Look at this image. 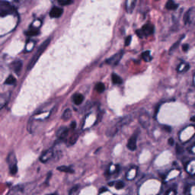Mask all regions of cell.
Listing matches in <instances>:
<instances>
[{"label": "cell", "mask_w": 195, "mask_h": 195, "mask_svg": "<svg viewBox=\"0 0 195 195\" xmlns=\"http://www.w3.org/2000/svg\"><path fill=\"white\" fill-rule=\"evenodd\" d=\"M131 120H132V118H131V116H126L117 120L115 124L112 125L111 127H110L107 129V132H106L107 137H114L115 135H116L122 127H123L127 124L131 123Z\"/></svg>", "instance_id": "obj_1"}, {"label": "cell", "mask_w": 195, "mask_h": 195, "mask_svg": "<svg viewBox=\"0 0 195 195\" xmlns=\"http://www.w3.org/2000/svg\"><path fill=\"white\" fill-rule=\"evenodd\" d=\"M50 38L47 39L38 47V49L37 50V52H36V53H34V57H33L32 59L31 60V61H30L29 64H28V70H31V69H32L33 67H34V65H35L36 63L37 62V60H39L40 57H41V54H42V53H44V51H45V50L47 49V47H48V45L50 44Z\"/></svg>", "instance_id": "obj_2"}, {"label": "cell", "mask_w": 195, "mask_h": 195, "mask_svg": "<svg viewBox=\"0 0 195 195\" xmlns=\"http://www.w3.org/2000/svg\"><path fill=\"white\" fill-rule=\"evenodd\" d=\"M6 160H7V163L9 165L11 174L12 175H15L17 173V171H18V166H17V159L15 153L13 152L9 153Z\"/></svg>", "instance_id": "obj_3"}, {"label": "cell", "mask_w": 195, "mask_h": 195, "mask_svg": "<svg viewBox=\"0 0 195 195\" xmlns=\"http://www.w3.org/2000/svg\"><path fill=\"white\" fill-rule=\"evenodd\" d=\"M136 32H137V35L141 38L144 37H148L154 33V26L152 24H146V25H143L141 29L137 30Z\"/></svg>", "instance_id": "obj_4"}, {"label": "cell", "mask_w": 195, "mask_h": 195, "mask_svg": "<svg viewBox=\"0 0 195 195\" xmlns=\"http://www.w3.org/2000/svg\"><path fill=\"white\" fill-rule=\"evenodd\" d=\"M14 12V9L9 2L5 1H2L0 3V15L2 17L6 15L12 14Z\"/></svg>", "instance_id": "obj_5"}, {"label": "cell", "mask_w": 195, "mask_h": 195, "mask_svg": "<svg viewBox=\"0 0 195 195\" xmlns=\"http://www.w3.org/2000/svg\"><path fill=\"white\" fill-rule=\"evenodd\" d=\"M123 51H120L119 53H116L114 56H112L111 57L108 58L107 60H106L105 63L107 64L111 65V66H116L119 63L120 60H121V58L123 57Z\"/></svg>", "instance_id": "obj_6"}, {"label": "cell", "mask_w": 195, "mask_h": 195, "mask_svg": "<svg viewBox=\"0 0 195 195\" xmlns=\"http://www.w3.org/2000/svg\"><path fill=\"white\" fill-rule=\"evenodd\" d=\"M53 155H54V152H53V150L52 149L47 150V151L44 152L42 153V155L40 157V161L43 163L47 162L49 160H50L53 158Z\"/></svg>", "instance_id": "obj_7"}, {"label": "cell", "mask_w": 195, "mask_h": 195, "mask_svg": "<svg viewBox=\"0 0 195 195\" xmlns=\"http://www.w3.org/2000/svg\"><path fill=\"white\" fill-rule=\"evenodd\" d=\"M137 134H134L128 140L127 144V147L131 151H134L137 149Z\"/></svg>", "instance_id": "obj_8"}, {"label": "cell", "mask_w": 195, "mask_h": 195, "mask_svg": "<svg viewBox=\"0 0 195 195\" xmlns=\"http://www.w3.org/2000/svg\"><path fill=\"white\" fill-rule=\"evenodd\" d=\"M63 13V9H61L60 7H53V9H51L50 12V15L51 18H60Z\"/></svg>", "instance_id": "obj_9"}, {"label": "cell", "mask_w": 195, "mask_h": 195, "mask_svg": "<svg viewBox=\"0 0 195 195\" xmlns=\"http://www.w3.org/2000/svg\"><path fill=\"white\" fill-rule=\"evenodd\" d=\"M69 134V130L66 127H60L57 132V137L59 139H64L65 138L68 136Z\"/></svg>", "instance_id": "obj_10"}, {"label": "cell", "mask_w": 195, "mask_h": 195, "mask_svg": "<svg viewBox=\"0 0 195 195\" xmlns=\"http://www.w3.org/2000/svg\"><path fill=\"white\" fill-rule=\"evenodd\" d=\"M12 69H13L14 72L18 75L20 74L21 70L22 69V62L21 60H15L12 63Z\"/></svg>", "instance_id": "obj_11"}, {"label": "cell", "mask_w": 195, "mask_h": 195, "mask_svg": "<svg viewBox=\"0 0 195 195\" xmlns=\"http://www.w3.org/2000/svg\"><path fill=\"white\" fill-rule=\"evenodd\" d=\"M72 100L74 101V104H76V105H79L83 102L84 96L82 94H76L72 97Z\"/></svg>", "instance_id": "obj_12"}, {"label": "cell", "mask_w": 195, "mask_h": 195, "mask_svg": "<svg viewBox=\"0 0 195 195\" xmlns=\"http://www.w3.org/2000/svg\"><path fill=\"white\" fill-rule=\"evenodd\" d=\"M178 7V5L176 4L173 0H169L166 5V8L168 10H175Z\"/></svg>", "instance_id": "obj_13"}, {"label": "cell", "mask_w": 195, "mask_h": 195, "mask_svg": "<svg viewBox=\"0 0 195 195\" xmlns=\"http://www.w3.org/2000/svg\"><path fill=\"white\" fill-rule=\"evenodd\" d=\"M111 79L112 82H113L114 84H116V85H120L123 82V80L118 75H117L116 73H113L111 75Z\"/></svg>", "instance_id": "obj_14"}, {"label": "cell", "mask_w": 195, "mask_h": 195, "mask_svg": "<svg viewBox=\"0 0 195 195\" xmlns=\"http://www.w3.org/2000/svg\"><path fill=\"white\" fill-rule=\"evenodd\" d=\"M25 34L28 36H31V37L37 35V34H39V30L35 28H30L28 31H27L26 32H25Z\"/></svg>", "instance_id": "obj_15"}, {"label": "cell", "mask_w": 195, "mask_h": 195, "mask_svg": "<svg viewBox=\"0 0 195 195\" xmlns=\"http://www.w3.org/2000/svg\"><path fill=\"white\" fill-rule=\"evenodd\" d=\"M71 116H72V112H71L70 109L67 108L64 111V112H63L62 118H63V120H67L70 118Z\"/></svg>", "instance_id": "obj_16"}, {"label": "cell", "mask_w": 195, "mask_h": 195, "mask_svg": "<svg viewBox=\"0 0 195 195\" xmlns=\"http://www.w3.org/2000/svg\"><path fill=\"white\" fill-rule=\"evenodd\" d=\"M104 89H105V85H104V83H102V82H98V83L96 84V90L98 93L103 92L104 91Z\"/></svg>", "instance_id": "obj_17"}, {"label": "cell", "mask_w": 195, "mask_h": 195, "mask_svg": "<svg viewBox=\"0 0 195 195\" xmlns=\"http://www.w3.org/2000/svg\"><path fill=\"white\" fill-rule=\"evenodd\" d=\"M142 58L144 61L146 62H150L152 60V57L150 55V51H145L142 53Z\"/></svg>", "instance_id": "obj_18"}, {"label": "cell", "mask_w": 195, "mask_h": 195, "mask_svg": "<svg viewBox=\"0 0 195 195\" xmlns=\"http://www.w3.org/2000/svg\"><path fill=\"white\" fill-rule=\"evenodd\" d=\"M57 169L60 172H67V173H73L74 171L71 169L70 167H67V166H61V167H58Z\"/></svg>", "instance_id": "obj_19"}, {"label": "cell", "mask_w": 195, "mask_h": 195, "mask_svg": "<svg viewBox=\"0 0 195 195\" xmlns=\"http://www.w3.org/2000/svg\"><path fill=\"white\" fill-rule=\"evenodd\" d=\"M16 82V79L14 76H9L7 79H6V82H5V84L6 85H14Z\"/></svg>", "instance_id": "obj_20"}, {"label": "cell", "mask_w": 195, "mask_h": 195, "mask_svg": "<svg viewBox=\"0 0 195 195\" xmlns=\"http://www.w3.org/2000/svg\"><path fill=\"white\" fill-rule=\"evenodd\" d=\"M72 0H58V2L62 6H67L72 3Z\"/></svg>", "instance_id": "obj_21"}, {"label": "cell", "mask_w": 195, "mask_h": 195, "mask_svg": "<svg viewBox=\"0 0 195 195\" xmlns=\"http://www.w3.org/2000/svg\"><path fill=\"white\" fill-rule=\"evenodd\" d=\"M115 187H116L117 189H122V188L124 187V183H123V181H117L116 183V185H115Z\"/></svg>", "instance_id": "obj_22"}, {"label": "cell", "mask_w": 195, "mask_h": 195, "mask_svg": "<svg viewBox=\"0 0 195 195\" xmlns=\"http://www.w3.org/2000/svg\"><path fill=\"white\" fill-rule=\"evenodd\" d=\"M79 190V185H76V186H75V187H73V188H72V189L70 190V191H69V194H75L76 192L77 191H78Z\"/></svg>", "instance_id": "obj_23"}, {"label": "cell", "mask_w": 195, "mask_h": 195, "mask_svg": "<svg viewBox=\"0 0 195 195\" xmlns=\"http://www.w3.org/2000/svg\"><path fill=\"white\" fill-rule=\"evenodd\" d=\"M131 39H132V37H131V36H128V37H127L126 41H125V45H126V46H129L130 44H131Z\"/></svg>", "instance_id": "obj_24"}, {"label": "cell", "mask_w": 195, "mask_h": 195, "mask_svg": "<svg viewBox=\"0 0 195 195\" xmlns=\"http://www.w3.org/2000/svg\"><path fill=\"white\" fill-rule=\"evenodd\" d=\"M176 152H177V154H181V153H182V152H183V150H182L181 147L179 146L178 145H177V146H176Z\"/></svg>", "instance_id": "obj_25"}, {"label": "cell", "mask_w": 195, "mask_h": 195, "mask_svg": "<svg viewBox=\"0 0 195 195\" xmlns=\"http://www.w3.org/2000/svg\"><path fill=\"white\" fill-rule=\"evenodd\" d=\"M188 48H189V45H188V44H184V45L182 46V50H183L184 51H188Z\"/></svg>", "instance_id": "obj_26"}, {"label": "cell", "mask_w": 195, "mask_h": 195, "mask_svg": "<svg viewBox=\"0 0 195 195\" xmlns=\"http://www.w3.org/2000/svg\"><path fill=\"white\" fill-rule=\"evenodd\" d=\"M168 142H169V144L170 146H173L174 145V139H172V138H169V141H168Z\"/></svg>", "instance_id": "obj_27"}, {"label": "cell", "mask_w": 195, "mask_h": 195, "mask_svg": "<svg viewBox=\"0 0 195 195\" xmlns=\"http://www.w3.org/2000/svg\"><path fill=\"white\" fill-rule=\"evenodd\" d=\"M76 126V123L75 121H73L71 123V128H72V129H75Z\"/></svg>", "instance_id": "obj_28"}, {"label": "cell", "mask_w": 195, "mask_h": 195, "mask_svg": "<svg viewBox=\"0 0 195 195\" xmlns=\"http://www.w3.org/2000/svg\"><path fill=\"white\" fill-rule=\"evenodd\" d=\"M107 191V189L106 188H101V190H100V191H99V193H102L103 191Z\"/></svg>", "instance_id": "obj_29"}, {"label": "cell", "mask_w": 195, "mask_h": 195, "mask_svg": "<svg viewBox=\"0 0 195 195\" xmlns=\"http://www.w3.org/2000/svg\"><path fill=\"white\" fill-rule=\"evenodd\" d=\"M164 129L166 130L167 131H169V132H170L171 131V128L169 127H164Z\"/></svg>", "instance_id": "obj_30"}, {"label": "cell", "mask_w": 195, "mask_h": 195, "mask_svg": "<svg viewBox=\"0 0 195 195\" xmlns=\"http://www.w3.org/2000/svg\"><path fill=\"white\" fill-rule=\"evenodd\" d=\"M191 121H195V117H193L191 118Z\"/></svg>", "instance_id": "obj_31"}, {"label": "cell", "mask_w": 195, "mask_h": 195, "mask_svg": "<svg viewBox=\"0 0 195 195\" xmlns=\"http://www.w3.org/2000/svg\"><path fill=\"white\" fill-rule=\"evenodd\" d=\"M194 146H195V143H194Z\"/></svg>", "instance_id": "obj_32"}]
</instances>
